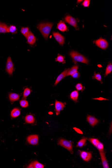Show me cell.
Wrapping results in <instances>:
<instances>
[{
  "mask_svg": "<svg viewBox=\"0 0 112 168\" xmlns=\"http://www.w3.org/2000/svg\"><path fill=\"white\" fill-rule=\"evenodd\" d=\"M70 97L75 102L77 101L79 97V93L77 91L75 90L72 92L70 95Z\"/></svg>",
  "mask_w": 112,
  "mask_h": 168,
  "instance_id": "21",
  "label": "cell"
},
{
  "mask_svg": "<svg viewBox=\"0 0 112 168\" xmlns=\"http://www.w3.org/2000/svg\"><path fill=\"white\" fill-rule=\"evenodd\" d=\"M88 140L97 149L99 152L104 151V145L97 139L95 138H90L88 139Z\"/></svg>",
  "mask_w": 112,
  "mask_h": 168,
  "instance_id": "4",
  "label": "cell"
},
{
  "mask_svg": "<svg viewBox=\"0 0 112 168\" xmlns=\"http://www.w3.org/2000/svg\"><path fill=\"white\" fill-rule=\"evenodd\" d=\"M90 0H85L83 3H82V5H83L84 7H89V4H90Z\"/></svg>",
  "mask_w": 112,
  "mask_h": 168,
  "instance_id": "33",
  "label": "cell"
},
{
  "mask_svg": "<svg viewBox=\"0 0 112 168\" xmlns=\"http://www.w3.org/2000/svg\"><path fill=\"white\" fill-rule=\"evenodd\" d=\"M21 112L19 109L17 108H14L11 112V116L12 118H16L20 115Z\"/></svg>",
  "mask_w": 112,
  "mask_h": 168,
  "instance_id": "19",
  "label": "cell"
},
{
  "mask_svg": "<svg viewBox=\"0 0 112 168\" xmlns=\"http://www.w3.org/2000/svg\"><path fill=\"white\" fill-rule=\"evenodd\" d=\"M65 20L69 24L77 28H78L77 21L75 18L70 15L67 16L65 18Z\"/></svg>",
  "mask_w": 112,
  "mask_h": 168,
  "instance_id": "10",
  "label": "cell"
},
{
  "mask_svg": "<svg viewBox=\"0 0 112 168\" xmlns=\"http://www.w3.org/2000/svg\"><path fill=\"white\" fill-rule=\"evenodd\" d=\"M27 42L29 44L33 45L35 43L36 39L33 33L30 31L27 37Z\"/></svg>",
  "mask_w": 112,
  "mask_h": 168,
  "instance_id": "11",
  "label": "cell"
},
{
  "mask_svg": "<svg viewBox=\"0 0 112 168\" xmlns=\"http://www.w3.org/2000/svg\"><path fill=\"white\" fill-rule=\"evenodd\" d=\"M31 93V90L29 88H27L24 89L23 93V99H26Z\"/></svg>",
  "mask_w": 112,
  "mask_h": 168,
  "instance_id": "27",
  "label": "cell"
},
{
  "mask_svg": "<svg viewBox=\"0 0 112 168\" xmlns=\"http://www.w3.org/2000/svg\"><path fill=\"white\" fill-rule=\"evenodd\" d=\"M53 25V23H40L38 25L37 28L46 40L48 39Z\"/></svg>",
  "mask_w": 112,
  "mask_h": 168,
  "instance_id": "1",
  "label": "cell"
},
{
  "mask_svg": "<svg viewBox=\"0 0 112 168\" xmlns=\"http://www.w3.org/2000/svg\"><path fill=\"white\" fill-rule=\"evenodd\" d=\"M27 168H34V164H33V162H32V163H30V164H29L28 165V166L27 167Z\"/></svg>",
  "mask_w": 112,
  "mask_h": 168,
  "instance_id": "37",
  "label": "cell"
},
{
  "mask_svg": "<svg viewBox=\"0 0 112 168\" xmlns=\"http://www.w3.org/2000/svg\"><path fill=\"white\" fill-rule=\"evenodd\" d=\"M20 104L21 106L23 108H26L29 106L28 102L27 100H23L20 101Z\"/></svg>",
  "mask_w": 112,
  "mask_h": 168,
  "instance_id": "30",
  "label": "cell"
},
{
  "mask_svg": "<svg viewBox=\"0 0 112 168\" xmlns=\"http://www.w3.org/2000/svg\"><path fill=\"white\" fill-rule=\"evenodd\" d=\"M14 71V65L11 57H9L6 64V71L9 74L12 75Z\"/></svg>",
  "mask_w": 112,
  "mask_h": 168,
  "instance_id": "5",
  "label": "cell"
},
{
  "mask_svg": "<svg viewBox=\"0 0 112 168\" xmlns=\"http://www.w3.org/2000/svg\"><path fill=\"white\" fill-rule=\"evenodd\" d=\"M70 55L73 59V62L75 63L77 62H81L87 64L89 63V61L86 58L83 56L79 54L76 51H71L70 53Z\"/></svg>",
  "mask_w": 112,
  "mask_h": 168,
  "instance_id": "2",
  "label": "cell"
},
{
  "mask_svg": "<svg viewBox=\"0 0 112 168\" xmlns=\"http://www.w3.org/2000/svg\"><path fill=\"white\" fill-rule=\"evenodd\" d=\"M86 138H83L78 142L77 145L76 147L82 148L86 145Z\"/></svg>",
  "mask_w": 112,
  "mask_h": 168,
  "instance_id": "23",
  "label": "cell"
},
{
  "mask_svg": "<svg viewBox=\"0 0 112 168\" xmlns=\"http://www.w3.org/2000/svg\"><path fill=\"white\" fill-rule=\"evenodd\" d=\"M72 76V77L74 78H78L79 77L80 75L79 72L77 71L75 72V73H74Z\"/></svg>",
  "mask_w": 112,
  "mask_h": 168,
  "instance_id": "34",
  "label": "cell"
},
{
  "mask_svg": "<svg viewBox=\"0 0 112 168\" xmlns=\"http://www.w3.org/2000/svg\"><path fill=\"white\" fill-rule=\"evenodd\" d=\"M102 161V165L104 168H109L108 162L107 161L105 157V154L104 151L99 152Z\"/></svg>",
  "mask_w": 112,
  "mask_h": 168,
  "instance_id": "14",
  "label": "cell"
},
{
  "mask_svg": "<svg viewBox=\"0 0 112 168\" xmlns=\"http://www.w3.org/2000/svg\"><path fill=\"white\" fill-rule=\"evenodd\" d=\"M39 137L38 136L31 135L28 136L27 138V141L29 143L32 145H37L38 144Z\"/></svg>",
  "mask_w": 112,
  "mask_h": 168,
  "instance_id": "8",
  "label": "cell"
},
{
  "mask_svg": "<svg viewBox=\"0 0 112 168\" xmlns=\"http://www.w3.org/2000/svg\"><path fill=\"white\" fill-rule=\"evenodd\" d=\"M56 61L57 62H59V63H65L64 57L63 56H62V55H58L57 57L56 58Z\"/></svg>",
  "mask_w": 112,
  "mask_h": 168,
  "instance_id": "31",
  "label": "cell"
},
{
  "mask_svg": "<svg viewBox=\"0 0 112 168\" xmlns=\"http://www.w3.org/2000/svg\"><path fill=\"white\" fill-rule=\"evenodd\" d=\"M8 27L5 23L0 22V33H8Z\"/></svg>",
  "mask_w": 112,
  "mask_h": 168,
  "instance_id": "18",
  "label": "cell"
},
{
  "mask_svg": "<svg viewBox=\"0 0 112 168\" xmlns=\"http://www.w3.org/2000/svg\"><path fill=\"white\" fill-rule=\"evenodd\" d=\"M93 79H96L99 81L101 83H102V78L100 74L99 73H96L95 72H94V76L93 77Z\"/></svg>",
  "mask_w": 112,
  "mask_h": 168,
  "instance_id": "29",
  "label": "cell"
},
{
  "mask_svg": "<svg viewBox=\"0 0 112 168\" xmlns=\"http://www.w3.org/2000/svg\"><path fill=\"white\" fill-rule=\"evenodd\" d=\"M80 156L81 158L85 161L88 162L92 158V154L90 152L83 151L80 152Z\"/></svg>",
  "mask_w": 112,
  "mask_h": 168,
  "instance_id": "12",
  "label": "cell"
},
{
  "mask_svg": "<svg viewBox=\"0 0 112 168\" xmlns=\"http://www.w3.org/2000/svg\"><path fill=\"white\" fill-rule=\"evenodd\" d=\"M58 144L68 150L72 154L73 153V146L70 141L62 139L59 140Z\"/></svg>",
  "mask_w": 112,
  "mask_h": 168,
  "instance_id": "3",
  "label": "cell"
},
{
  "mask_svg": "<svg viewBox=\"0 0 112 168\" xmlns=\"http://www.w3.org/2000/svg\"><path fill=\"white\" fill-rule=\"evenodd\" d=\"M65 103H63L56 100L55 102V109L56 115H58L60 114V112L63 110L65 107Z\"/></svg>",
  "mask_w": 112,
  "mask_h": 168,
  "instance_id": "7",
  "label": "cell"
},
{
  "mask_svg": "<svg viewBox=\"0 0 112 168\" xmlns=\"http://www.w3.org/2000/svg\"><path fill=\"white\" fill-rule=\"evenodd\" d=\"M95 43L97 46L103 49L107 48L108 46V42L105 39L102 38L96 40L95 41Z\"/></svg>",
  "mask_w": 112,
  "mask_h": 168,
  "instance_id": "6",
  "label": "cell"
},
{
  "mask_svg": "<svg viewBox=\"0 0 112 168\" xmlns=\"http://www.w3.org/2000/svg\"><path fill=\"white\" fill-rule=\"evenodd\" d=\"M78 69V67L77 65H74L71 69H70V70H69L67 72L66 76H72L74 73L77 72Z\"/></svg>",
  "mask_w": 112,
  "mask_h": 168,
  "instance_id": "20",
  "label": "cell"
},
{
  "mask_svg": "<svg viewBox=\"0 0 112 168\" xmlns=\"http://www.w3.org/2000/svg\"><path fill=\"white\" fill-rule=\"evenodd\" d=\"M73 129H75V131H76V132H77L78 133L81 134H83V132H82V131H81L80 129L75 127L74 128H73Z\"/></svg>",
  "mask_w": 112,
  "mask_h": 168,
  "instance_id": "35",
  "label": "cell"
},
{
  "mask_svg": "<svg viewBox=\"0 0 112 168\" xmlns=\"http://www.w3.org/2000/svg\"><path fill=\"white\" fill-rule=\"evenodd\" d=\"M17 29L16 27L13 25H11L10 27H8V33L10 32V33H13V34H15L17 33Z\"/></svg>",
  "mask_w": 112,
  "mask_h": 168,
  "instance_id": "26",
  "label": "cell"
},
{
  "mask_svg": "<svg viewBox=\"0 0 112 168\" xmlns=\"http://www.w3.org/2000/svg\"><path fill=\"white\" fill-rule=\"evenodd\" d=\"M57 28L62 32H65L68 30V27L64 22L61 21L58 24Z\"/></svg>",
  "mask_w": 112,
  "mask_h": 168,
  "instance_id": "16",
  "label": "cell"
},
{
  "mask_svg": "<svg viewBox=\"0 0 112 168\" xmlns=\"http://www.w3.org/2000/svg\"><path fill=\"white\" fill-rule=\"evenodd\" d=\"M29 31V28L28 27H22L21 29V32L26 38H27Z\"/></svg>",
  "mask_w": 112,
  "mask_h": 168,
  "instance_id": "24",
  "label": "cell"
},
{
  "mask_svg": "<svg viewBox=\"0 0 112 168\" xmlns=\"http://www.w3.org/2000/svg\"><path fill=\"white\" fill-rule=\"evenodd\" d=\"M53 36L56 40L58 42L59 44L61 45H63L64 43V37L58 32H53Z\"/></svg>",
  "mask_w": 112,
  "mask_h": 168,
  "instance_id": "9",
  "label": "cell"
},
{
  "mask_svg": "<svg viewBox=\"0 0 112 168\" xmlns=\"http://www.w3.org/2000/svg\"><path fill=\"white\" fill-rule=\"evenodd\" d=\"M82 1H83V0H78L77 2L78 3H79Z\"/></svg>",
  "mask_w": 112,
  "mask_h": 168,
  "instance_id": "38",
  "label": "cell"
},
{
  "mask_svg": "<svg viewBox=\"0 0 112 168\" xmlns=\"http://www.w3.org/2000/svg\"><path fill=\"white\" fill-rule=\"evenodd\" d=\"M93 99L98 100H107L106 99L102 97L95 98H94Z\"/></svg>",
  "mask_w": 112,
  "mask_h": 168,
  "instance_id": "36",
  "label": "cell"
},
{
  "mask_svg": "<svg viewBox=\"0 0 112 168\" xmlns=\"http://www.w3.org/2000/svg\"><path fill=\"white\" fill-rule=\"evenodd\" d=\"M112 70V63L109 64L106 67L104 76L106 77L108 74L111 73Z\"/></svg>",
  "mask_w": 112,
  "mask_h": 168,
  "instance_id": "25",
  "label": "cell"
},
{
  "mask_svg": "<svg viewBox=\"0 0 112 168\" xmlns=\"http://www.w3.org/2000/svg\"><path fill=\"white\" fill-rule=\"evenodd\" d=\"M34 167L35 168H44V165L40 163L37 161H35L33 162Z\"/></svg>",
  "mask_w": 112,
  "mask_h": 168,
  "instance_id": "28",
  "label": "cell"
},
{
  "mask_svg": "<svg viewBox=\"0 0 112 168\" xmlns=\"http://www.w3.org/2000/svg\"><path fill=\"white\" fill-rule=\"evenodd\" d=\"M20 97V95L16 93H10L9 95V99L12 102L19 100Z\"/></svg>",
  "mask_w": 112,
  "mask_h": 168,
  "instance_id": "17",
  "label": "cell"
},
{
  "mask_svg": "<svg viewBox=\"0 0 112 168\" xmlns=\"http://www.w3.org/2000/svg\"><path fill=\"white\" fill-rule=\"evenodd\" d=\"M25 120L26 122L28 124H33L35 122V119L33 115H28L25 117Z\"/></svg>",
  "mask_w": 112,
  "mask_h": 168,
  "instance_id": "22",
  "label": "cell"
},
{
  "mask_svg": "<svg viewBox=\"0 0 112 168\" xmlns=\"http://www.w3.org/2000/svg\"><path fill=\"white\" fill-rule=\"evenodd\" d=\"M87 120L89 124L92 126L93 127H94L95 125L99 122V120L95 118L94 116H91V115H88L87 118Z\"/></svg>",
  "mask_w": 112,
  "mask_h": 168,
  "instance_id": "13",
  "label": "cell"
},
{
  "mask_svg": "<svg viewBox=\"0 0 112 168\" xmlns=\"http://www.w3.org/2000/svg\"><path fill=\"white\" fill-rule=\"evenodd\" d=\"M69 69H66L64 71L62 72L60 75L58 76V77L56 80V82H55L54 86H56L57 85V84L59 83V82L62 80V79L66 77V74L67 72L69 70Z\"/></svg>",
  "mask_w": 112,
  "mask_h": 168,
  "instance_id": "15",
  "label": "cell"
},
{
  "mask_svg": "<svg viewBox=\"0 0 112 168\" xmlns=\"http://www.w3.org/2000/svg\"><path fill=\"white\" fill-rule=\"evenodd\" d=\"M76 88L78 91L81 90L82 91L83 90H84L83 87L80 83H78L76 85Z\"/></svg>",
  "mask_w": 112,
  "mask_h": 168,
  "instance_id": "32",
  "label": "cell"
}]
</instances>
